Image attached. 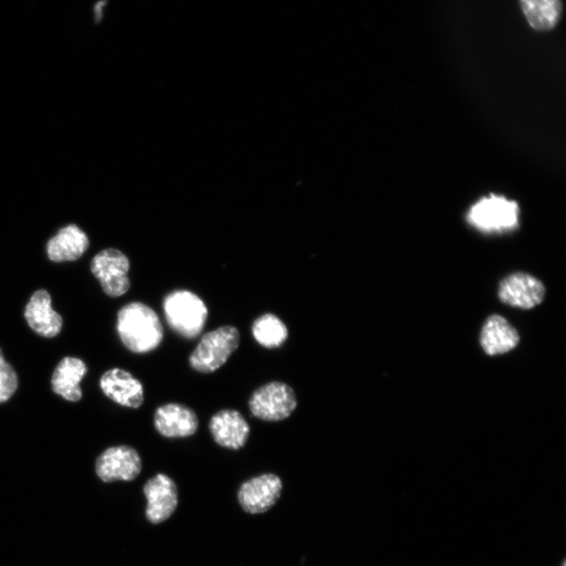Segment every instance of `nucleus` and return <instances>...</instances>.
<instances>
[{
  "instance_id": "f257e3e1",
  "label": "nucleus",
  "mask_w": 566,
  "mask_h": 566,
  "mask_svg": "<svg viewBox=\"0 0 566 566\" xmlns=\"http://www.w3.org/2000/svg\"><path fill=\"white\" fill-rule=\"evenodd\" d=\"M117 329L123 344L136 354L157 350L164 338L158 314L141 302L126 304L120 310Z\"/></svg>"
},
{
  "instance_id": "f03ea898",
  "label": "nucleus",
  "mask_w": 566,
  "mask_h": 566,
  "mask_svg": "<svg viewBox=\"0 0 566 566\" xmlns=\"http://www.w3.org/2000/svg\"><path fill=\"white\" fill-rule=\"evenodd\" d=\"M163 307L171 330L186 339H194L202 334L208 309L198 295L185 290L174 291L165 297Z\"/></svg>"
},
{
  "instance_id": "7ed1b4c3",
  "label": "nucleus",
  "mask_w": 566,
  "mask_h": 566,
  "mask_svg": "<svg viewBox=\"0 0 566 566\" xmlns=\"http://www.w3.org/2000/svg\"><path fill=\"white\" fill-rule=\"evenodd\" d=\"M241 343V335L234 326L222 328L206 334L189 358L191 367L202 374L216 372L226 364Z\"/></svg>"
},
{
  "instance_id": "20e7f679",
  "label": "nucleus",
  "mask_w": 566,
  "mask_h": 566,
  "mask_svg": "<svg viewBox=\"0 0 566 566\" xmlns=\"http://www.w3.org/2000/svg\"><path fill=\"white\" fill-rule=\"evenodd\" d=\"M467 221L484 233H507L518 227L519 207L513 201L491 194L470 208Z\"/></svg>"
},
{
  "instance_id": "39448f33",
  "label": "nucleus",
  "mask_w": 566,
  "mask_h": 566,
  "mask_svg": "<svg viewBox=\"0 0 566 566\" xmlns=\"http://www.w3.org/2000/svg\"><path fill=\"white\" fill-rule=\"evenodd\" d=\"M252 415L266 422H279L292 416L297 407L293 388L283 382H270L254 391L249 401Z\"/></svg>"
},
{
  "instance_id": "423d86ee",
  "label": "nucleus",
  "mask_w": 566,
  "mask_h": 566,
  "mask_svg": "<svg viewBox=\"0 0 566 566\" xmlns=\"http://www.w3.org/2000/svg\"><path fill=\"white\" fill-rule=\"evenodd\" d=\"M128 258L119 250L106 249L92 260L91 270L100 281L104 293L110 297H120L130 289Z\"/></svg>"
},
{
  "instance_id": "0eeeda50",
  "label": "nucleus",
  "mask_w": 566,
  "mask_h": 566,
  "mask_svg": "<svg viewBox=\"0 0 566 566\" xmlns=\"http://www.w3.org/2000/svg\"><path fill=\"white\" fill-rule=\"evenodd\" d=\"M141 471V457L136 449L129 446L107 449L96 462V472L104 483L134 481Z\"/></svg>"
},
{
  "instance_id": "6e6552de",
  "label": "nucleus",
  "mask_w": 566,
  "mask_h": 566,
  "mask_svg": "<svg viewBox=\"0 0 566 566\" xmlns=\"http://www.w3.org/2000/svg\"><path fill=\"white\" fill-rule=\"evenodd\" d=\"M498 296L507 306L531 310L546 297V288L536 277L527 273H514L500 281Z\"/></svg>"
},
{
  "instance_id": "1a4fd4ad",
  "label": "nucleus",
  "mask_w": 566,
  "mask_h": 566,
  "mask_svg": "<svg viewBox=\"0 0 566 566\" xmlns=\"http://www.w3.org/2000/svg\"><path fill=\"white\" fill-rule=\"evenodd\" d=\"M144 494L147 499L146 517L151 524H162L178 507L177 485L165 474L152 477L144 487Z\"/></svg>"
},
{
  "instance_id": "9d476101",
  "label": "nucleus",
  "mask_w": 566,
  "mask_h": 566,
  "mask_svg": "<svg viewBox=\"0 0 566 566\" xmlns=\"http://www.w3.org/2000/svg\"><path fill=\"white\" fill-rule=\"evenodd\" d=\"M281 491L282 482L277 475L263 474L252 478L239 489V504L250 514L265 513L277 503Z\"/></svg>"
},
{
  "instance_id": "9b49d317",
  "label": "nucleus",
  "mask_w": 566,
  "mask_h": 566,
  "mask_svg": "<svg viewBox=\"0 0 566 566\" xmlns=\"http://www.w3.org/2000/svg\"><path fill=\"white\" fill-rule=\"evenodd\" d=\"M209 429L216 444L232 450L242 449L250 435V426L242 413L232 409L215 413Z\"/></svg>"
},
{
  "instance_id": "f8f14e48",
  "label": "nucleus",
  "mask_w": 566,
  "mask_h": 566,
  "mask_svg": "<svg viewBox=\"0 0 566 566\" xmlns=\"http://www.w3.org/2000/svg\"><path fill=\"white\" fill-rule=\"evenodd\" d=\"M100 387L107 398L124 407L138 409L144 403L142 383L124 369L108 370L100 380Z\"/></svg>"
},
{
  "instance_id": "ddd939ff",
  "label": "nucleus",
  "mask_w": 566,
  "mask_h": 566,
  "mask_svg": "<svg viewBox=\"0 0 566 566\" xmlns=\"http://www.w3.org/2000/svg\"><path fill=\"white\" fill-rule=\"evenodd\" d=\"M155 427L165 438H188L198 431L199 418L185 405L166 404L156 411Z\"/></svg>"
},
{
  "instance_id": "4468645a",
  "label": "nucleus",
  "mask_w": 566,
  "mask_h": 566,
  "mask_svg": "<svg viewBox=\"0 0 566 566\" xmlns=\"http://www.w3.org/2000/svg\"><path fill=\"white\" fill-rule=\"evenodd\" d=\"M25 318L30 328L42 337L54 338L62 330L63 319L52 309V298L46 290H38L33 294Z\"/></svg>"
},
{
  "instance_id": "2eb2a0df",
  "label": "nucleus",
  "mask_w": 566,
  "mask_h": 566,
  "mask_svg": "<svg viewBox=\"0 0 566 566\" xmlns=\"http://www.w3.org/2000/svg\"><path fill=\"white\" fill-rule=\"evenodd\" d=\"M520 337L507 319L499 315L490 316L482 330L481 344L489 356L504 355L516 348Z\"/></svg>"
},
{
  "instance_id": "dca6fc26",
  "label": "nucleus",
  "mask_w": 566,
  "mask_h": 566,
  "mask_svg": "<svg viewBox=\"0 0 566 566\" xmlns=\"http://www.w3.org/2000/svg\"><path fill=\"white\" fill-rule=\"evenodd\" d=\"M89 247V237L76 225H70L50 239L47 252L54 263H65L78 260Z\"/></svg>"
},
{
  "instance_id": "f3484780",
  "label": "nucleus",
  "mask_w": 566,
  "mask_h": 566,
  "mask_svg": "<svg viewBox=\"0 0 566 566\" xmlns=\"http://www.w3.org/2000/svg\"><path fill=\"white\" fill-rule=\"evenodd\" d=\"M87 373L86 364L73 357H67L57 365L52 378L54 393L70 402H78L82 398L80 382Z\"/></svg>"
},
{
  "instance_id": "a211bd4d",
  "label": "nucleus",
  "mask_w": 566,
  "mask_h": 566,
  "mask_svg": "<svg viewBox=\"0 0 566 566\" xmlns=\"http://www.w3.org/2000/svg\"><path fill=\"white\" fill-rule=\"evenodd\" d=\"M529 25L538 32L553 30L562 14L561 0H520Z\"/></svg>"
},
{
  "instance_id": "6ab92c4d",
  "label": "nucleus",
  "mask_w": 566,
  "mask_h": 566,
  "mask_svg": "<svg viewBox=\"0 0 566 566\" xmlns=\"http://www.w3.org/2000/svg\"><path fill=\"white\" fill-rule=\"evenodd\" d=\"M255 340L266 348H278L289 337L285 323L274 314H265L257 318L252 325Z\"/></svg>"
},
{
  "instance_id": "aec40b11",
  "label": "nucleus",
  "mask_w": 566,
  "mask_h": 566,
  "mask_svg": "<svg viewBox=\"0 0 566 566\" xmlns=\"http://www.w3.org/2000/svg\"><path fill=\"white\" fill-rule=\"evenodd\" d=\"M18 388V377L0 348V404L9 401Z\"/></svg>"
},
{
  "instance_id": "412c9836",
  "label": "nucleus",
  "mask_w": 566,
  "mask_h": 566,
  "mask_svg": "<svg viewBox=\"0 0 566 566\" xmlns=\"http://www.w3.org/2000/svg\"><path fill=\"white\" fill-rule=\"evenodd\" d=\"M563 566H565V564H563Z\"/></svg>"
}]
</instances>
